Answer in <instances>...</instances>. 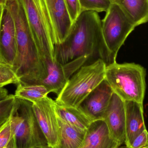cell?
<instances>
[{
  "mask_svg": "<svg viewBox=\"0 0 148 148\" xmlns=\"http://www.w3.org/2000/svg\"><path fill=\"white\" fill-rule=\"evenodd\" d=\"M84 56L88 58V64L99 59L104 61L107 66L115 62L106 47L102 21L95 11H82L64 42L55 46V59L61 64Z\"/></svg>",
  "mask_w": 148,
  "mask_h": 148,
  "instance_id": "1",
  "label": "cell"
},
{
  "mask_svg": "<svg viewBox=\"0 0 148 148\" xmlns=\"http://www.w3.org/2000/svg\"><path fill=\"white\" fill-rule=\"evenodd\" d=\"M6 6L15 26L16 56L12 68L20 80L19 84H40L47 75V64L38 51L21 1L8 0Z\"/></svg>",
  "mask_w": 148,
  "mask_h": 148,
  "instance_id": "2",
  "label": "cell"
},
{
  "mask_svg": "<svg viewBox=\"0 0 148 148\" xmlns=\"http://www.w3.org/2000/svg\"><path fill=\"white\" fill-rule=\"evenodd\" d=\"M146 70L134 63L107 66L105 79L114 93L124 101H132L143 104L146 89Z\"/></svg>",
  "mask_w": 148,
  "mask_h": 148,
  "instance_id": "3",
  "label": "cell"
},
{
  "mask_svg": "<svg viewBox=\"0 0 148 148\" xmlns=\"http://www.w3.org/2000/svg\"><path fill=\"white\" fill-rule=\"evenodd\" d=\"M107 64L99 59L82 66L71 77L55 100L62 106L78 108L84 100L105 79Z\"/></svg>",
  "mask_w": 148,
  "mask_h": 148,
  "instance_id": "4",
  "label": "cell"
},
{
  "mask_svg": "<svg viewBox=\"0 0 148 148\" xmlns=\"http://www.w3.org/2000/svg\"><path fill=\"white\" fill-rule=\"evenodd\" d=\"M10 120L17 148H37L48 146L36 120L32 103L16 97Z\"/></svg>",
  "mask_w": 148,
  "mask_h": 148,
  "instance_id": "5",
  "label": "cell"
},
{
  "mask_svg": "<svg viewBox=\"0 0 148 148\" xmlns=\"http://www.w3.org/2000/svg\"><path fill=\"white\" fill-rule=\"evenodd\" d=\"M39 53L44 62H53L55 44L53 32L45 13L36 0H21Z\"/></svg>",
  "mask_w": 148,
  "mask_h": 148,
  "instance_id": "6",
  "label": "cell"
},
{
  "mask_svg": "<svg viewBox=\"0 0 148 148\" xmlns=\"http://www.w3.org/2000/svg\"><path fill=\"white\" fill-rule=\"evenodd\" d=\"M102 21V31L112 60L116 62L117 53L136 26L117 4L112 3Z\"/></svg>",
  "mask_w": 148,
  "mask_h": 148,
  "instance_id": "7",
  "label": "cell"
},
{
  "mask_svg": "<svg viewBox=\"0 0 148 148\" xmlns=\"http://www.w3.org/2000/svg\"><path fill=\"white\" fill-rule=\"evenodd\" d=\"M88 58L82 56L65 64L57 61H46L47 69V77L40 84L46 87L49 93L59 95L71 77L82 66L88 64Z\"/></svg>",
  "mask_w": 148,
  "mask_h": 148,
  "instance_id": "8",
  "label": "cell"
},
{
  "mask_svg": "<svg viewBox=\"0 0 148 148\" xmlns=\"http://www.w3.org/2000/svg\"><path fill=\"white\" fill-rule=\"evenodd\" d=\"M55 101L48 96L33 103L36 120L48 144L56 147L59 142L60 131L57 115L55 110Z\"/></svg>",
  "mask_w": 148,
  "mask_h": 148,
  "instance_id": "9",
  "label": "cell"
},
{
  "mask_svg": "<svg viewBox=\"0 0 148 148\" xmlns=\"http://www.w3.org/2000/svg\"><path fill=\"white\" fill-rule=\"evenodd\" d=\"M16 56L15 26L12 15L6 5L0 14V60L13 66Z\"/></svg>",
  "mask_w": 148,
  "mask_h": 148,
  "instance_id": "10",
  "label": "cell"
},
{
  "mask_svg": "<svg viewBox=\"0 0 148 148\" xmlns=\"http://www.w3.org/2000/svg\"><path fill=\"white\" fill-rule=\"evenodd\" d=\"M114 93L105 79L83 101L78 108L93 121L103 120Z\"/></svg>",
  "mask_w": 148,
  "mask_h": 148,
  "instance_id": "11",
  "label": "cell"
},
{
  "mask_svg": "<svg viewBox=\"0 0 148 148\" xmlns=\"http://www.w3.org/2000/svg\"><path fill=\"white\" fill-rule=\"evenodd\" d=\"M103 120L112 137L121 145L124 144L126 138L125 102L115 93L112 95Z\"/></svg>",
  "mask_w": 148,
  "mask_h": 148,
  "instance_id": "12",
  "label": "cell"
},
{
  "mask_svg": "<svg viewBox=\"0 0 148 148\" xmlns=\"http://www.w3.org/2000/svg\"><path fill=\"white\" fill-rule=\"evenodd\" d=\"M53 27L55 46L61 44L67 36L73 22L64 0H44Z\"/></svg>",
  "mask_w": 148,
  "mask_h": 148,
  "instance_id": "13",
  "label": "cell"
},
{
  "mask_svg": "<svg viewBox=\"0 0 148 148\" xmlns=\"http://www.w3.org/2000/svg\"><path fill=\"white\" fill-rule=\"evenodd\" d=\"M121 146L112 137L103 120L94 121L78 148H118Z\"/></svg>",
  "mask_w": 148,
  "mask_h": 148,
  "instance_id": "14",
  "label": "cell"
},
{
  "mask_svg": "<svg viewBox=\"0 0 148 148\" xmlns=\"http://www.w3.org/2000/svg\"><path fill=\"white\" fill-rule=\"evenodd\" d=\"M125 102L126 127L125 146L129 148L133 141L143 130L147 129L143 104L132 101Z\"/></svg>",
  "mask_w": 148,
  "mask_h": 148,
  "instance_id": "15",
  "label": "cell"
},
{
  "mask_svg": "<svg viewBox=\"0 0 148 148\" xmlns=\"http://www.w3.org/2000/svg\"><path fill=\"white\" fill-rule=\"evenodd\" d=\"M118 5L136 27L148 22V0H111Z\"/></svg>",
  "mask_w": 148,
  "mask_h": 148,
  "instance_id": "16",
  "label": "cell"
},
{
  "mask_svg": "<svg viewBox=\"0 0 148 148\" xmlns=\"http://www.w3.org/2000/svg\"><path fill=\"white\" fill-rule=\"evenodd\" d=\"M57 119L60 131L59 142L54 148H79L83 141L87 130L71 125L58 116Z\"/></svg>",
  "mask_w": 148,
  "mask_h": 148,
  "instance_id": "17",
  "label": "cell"
},
{
  "mask_svg": "<svg viewBox=\"0 0 148 148\" xmlns=\"http://www.w3.org/2000/svg\"><path fill=\"white\" fill-rule=\"evenodd\" d=\"M54 106L58 117L77 127L86 130L93 122L78 108L59 105L55 101Z\"/></svg>",
  "mask_w": 148,
  "mask_h": 148,
  "instance_id": "18",
  "label": "cell"
},
{
  "mask_svg": "<svg viewBox=\"0 0 148 148\" xmlns=\"http://www.w3.org/2000/svg\"><path fill=\"white\" fill-rule=\"evenodd\" d=\"M15 96L34 103L42 100L49 94L48 90L41 84L21 85L18 84Z\"/></svg>",
  "mask_w": 148,
  "mask_h": 148,
  "instance_id": "19",
  "label": "cell"
},
{
  "mask_svg": "<svg viewBox=\"0 0 148 148\" xmlns=\"http://www.w3.org/2000/svg\"><path fill=\"white\" fill-rule=\"evenodd\" d=\"M82 11L107 12L112 4L111 0H79Z\"/></svg>",
  "mask_w": 148,
  "mask_h": 148,
  "instance_id": "20",
  "label": "cell"
},
{
  "mask_svg": "<svg viewBox=\"0 0 148 148\" xmlns=\"http://www.w3.org/2000/svg\"><path fill=\"white\" fill-rule=\"evenodd\" d=\"M19 78L11 66L0 62V88L11 84H18Z\"/></svg>",
  "mask_w": 148,
  "mask_h": 148,
  "instance_id": "21",
  "label": "cell"
},
{
  "mask_svg": "<svg viewBox=\"0 0 148 148\" xmlns=\"http://www.w3.org/2000/svg\"><path fill=\"white\" fill-rule=\"evenodd\" d=\"M16 101L14 95H9L7 98L0 102V126L10 117Z\"/></svg>",
  "mask_w": 148,
  "mask_h": 148,
  "instance_id": "22",
  "label": "cell"
},
{
  "mask_svg": "<svg viewBox=\"0 0 148 148\" xmlns=\"http://www.w3.org/2000/svg\"><path fill=\"white\" fill-rule=\"evenodd\" d=\"M12 136L13 133L10 116L6 122L0 126V148L5 147Z\"/></svg>",
  "mask_w": 148,
  "mask_h": 148,
  "instance_id": "23",
  "label": "cell"
},
{
  "mask_svg": "<svg viewBox=\"0 0 148 148\" xmlns=\"http://www.w3.org/2000/svg\"><path fill=\"white\" fill-rule=\"evenodd\" d=\"M69 16L73 23L82 12L79 0H64Z\"/></svg>",
  "mask_w": 148,
  "mask_h": 148,
  "instance_id": "24",
  "label": "cell"
},
{
  "mask_svg": "<svg viewBox=\"0 0 148 148\" xmlns=\"http://www.w3.org/2000/svg\"><path fill=\"white\" fill-rule=\"evenodd\" d=\"M148 146V131L143 130L134 140L129 148H143Z\"/></svg>",
  "mask_w": 148,
  "mask_h": 148,
  "instance_id": "25",
  "label": "cell"
},
{
  "mask_svg": "<svg viewBox=\"0 0 148 148\" xmlns=\"http://www.w3.org/2000/svg\"><path fill=\"white\" fill-rule=\"evenodd\" d=\"M8 95L7 90L3 88H0V102L7 98Z\"/></svg>",
  "mask_w": 148,
  "mask_h": 148,
  "instance_id": "26",
  "label": "cell"
},
{
  "mask_svg": "<svg viewBox=\"0 0 148 148\" xmlns=\"http://www.w3.org/2000/svg\"><path fill=\"white\" fill-rule=\"evenodd\" d=\"M4 148H17L14 135L13 134V136L11 137L10 140Z\"/></svg>",
  "mask_w": 148,
  "mask_h": 148,
  "instance_id": "27",
  "label": "cell"
},
{
  "mask_svg": "<svg viewBox=\"0 0 148 148\" xmlns=\"http://www.w3.org/2000/svg\"><path fill=\"white\" fill-rule=\"evenodd\" d=\"M8 0H0V5L2 7L6 5Z\"/></svg>",
  "mask_w": 148,
  "mask_h": 148,
  "instance_id": "28",
  "label": "cell"
},
{
  "mask_svg": "<svg viewBox=\"0 0 148 148\" xmlns=\"http://www.w3.org/2000/svg\"><path fill=\"white\" fill-rule=\"evenodd\" d=\"M37 148H52L49 147V146H46V147H41Z\"/></svg>",
  "mask_w": 148,
  "mask_h": 148,
  "instance_id": "29",
  "label": "cell"
},
{
  "mask_svg": "<svg viewBox=\"0 0 148 148\" xmlns=\"http://www.w3.org/2000/svg\"><path fill=\"white\" fill-rule=\"evenodd\" d=\"M3 7L0 5V14H1V12L2 9Z\"/></svg>",
  "mask_w": 148,
  "mask_h": 148,
  "instance_id": "30",
  "label": "cell"
},
{
  "mask_svg": "<svg viewBox=\"0 0 148 148\" xmlns=\"http://www.w3.org/2000/svg\"><path fill=\"white\" fill-rule=\"evenodd\" d=\"M143 148H148V146H147V147H145Z\"/></svg>",
  "mask_w": 148,
  "mask_h": 148,
  "instance_id": "31",
  "label": "cell"
},
{
  "mask_svg": "<svg viewBox=\"0 0 148 148\" xmlns=\"http://www.w3.org/2000/svg\"><path fill=\"white\" fill-rule=\"evenodd\" d=\"M0 62H1V60H0Z\"/></svg>",
  "mask_w": 148,
  "mask_h": 148,
  "instance_id": "32",
  "label": "cell"
}]
</instances>
